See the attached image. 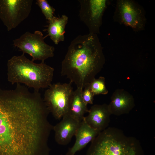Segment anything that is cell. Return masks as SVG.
Listing matches in <instances>:
<instances>
[{"label":"cell","instance_id":"9c48e42d","mask_svg":"<svg viewBox=\"0 0 155 155\" xmlns=\"http://www.w3.org/2000/svg\"><path fill=\"white\" fill-rule=\"evenodd\" d=\"M80 19L86 25L89 33H100L104 13L109 1L108 0H79Z\"/></svg>","mask_w":155,"mask_h":155},{"label":"cell","instance_id":"9a60e30c","mask_svg":"<svg viewBox=\"0 0 155 155\" xmlns=\"http://www.w3.org/2000/svg\"><path fill=\"white\" fill-rule=\"evenodd\" d=\"M82 90L77 88L73 91L67 113L80 121L84 119L85 114L89 111L87 104L84 102L82 97Z\"/></svg>","mask_w":155,"mask_h":155},{"label":"cell","instance_id":"ba28073f","mask_svg":"<svg viewBox=\"0 0 155 155\" xmlns=\"http://www.w3.org/2000/svg\"><path fill=\"white\" fill-rule=\"evenodd\" d=\"M33 0H0V19L8 31L17 27L29 16Z\"/></svg>","mask_w":155,"mask_h":155},{"label":"cell","instance_id":"4fadbf2b","mask_svg":"<svg viewBox=\"0 0 155 155\" xmlns=\"http://www.w3.org/2000/svg\"><path fill=\"white\" fill-rule=\"evenodd\" d=\"M100 132L89 125L84 118L75 135V142L69 148L66 155H75L77 152L85 148L91 142Z\"/></svg>","mask_w":155,"mask_h":155},{"label":"cell","instance_id":"5b68a950","mask_svg":"<svg viewBox=\"0 0 155 155\" xmlns=\"http://www.w3.org/2000/svg\"><path fill=\"white\" fill-rule=\"evenodd\" d=\"M42 32L35 31L34 33L28 31L20 38L13 40L15 46L32 57V61L40 60L44 62L54 55L55 47L47 44L44 41Z\"/></svg>","mask_w":155,"mask_h":155},{"label":"cell","instance_id":"277c9868","mask_svg":"<svg viewBox=\"0 0 155 155\" xmlns=\"http://www.w3.org/2000/svg\"><path fill=\"white\" fill-rule=\"evenodd\" d=\"M86 155H144L140 141L118 128L108 127L91 141Z\"/></svg>","mask_w":155,"mask_h":155},{"label":"cell","instance_id":"30bf717a","mask_svg":"<svg viewBox=\"0 0 155 155\" xmlns=\"http://www.w3.org/2000/svg\"><path fill=\"white\" fill-rule=\"evenodd\" d=\"M62 118L53 128L56 142L64 146L68 144L75 135L81 121L67 114Z\"/></svg>","mask_w":155,"mask_h":155},{"label":"cell","instance_id":"6da1fadb","mask_svg":"<svg viewBox=\"0 0 155 155\" xmlns=\"http://www.w3.org/2000/svg\"><path fill=\"white\" fill-rule=\"evenodd\" d=\"M46 129L45 110L35 93L20 84L0 89V155H41Z\"/></svg>","mask_w":155,"mask_h":155},{"label":"cell","instance_id":"3957f363","mask_svg":"<svg viewBox=\"0 0 155 155\" xmlns=\"http://www.w3.org/2000/svg\"><path fill=\"white\" fill-rule=\"evenodd\" d=\"M7 65V80L12 84L22 83L37 91L52 84L54 69L44 62L35 63L23 53L12 57Z\"/></svg>","mask_w":155,"mask_h":155},{"label":"cell","instance_id":"8fae6325","mask_svg":"<svg viewBox=\"0 0 155 155\" xmlns=\"http://www.w3.org/2000/svg\"><path fill=\"white\" fill-rule=\"evenodd\" d=\"M111 115L108 104H96L89 110L88 114L84 119L90 127L100 132L108 127Z\"/></svg>","mask_w":155,"mask_h":155},{"label":"cell","instance_id":"ac0fdd59","mask_svg":"<svg viewBox=\"0 0 155 155\" xmlns=\"http://www.w3.org/2000/svg\"><path fill=\"white\" fill-rule=\"evenodd\" d=\"M81 96L84 102L88 105L93 104L94 96L88 84L86 86L82 92Z\"/></svg>","mask_w":155,"mask_h":155},{"label":"cell","instance_id":"5bb4252c","mask_svg":"<svg viewBox=\"0 0 155 155\" xmlns=\"http://www.w3.org/2000/svg\"><path fill=\"white\" fill-rule=\"evenodd\" d=\"M68 20V17L63 15L58 17L54 16L49 22L47 29L48 35L55 44L64 40L65 28Z\"/></svg>","mask_w":155,"mask_h":155},{"label":"cell","instance_id":"e0dca14e","mask_svg":"<svg viewBox=\"0 0 155 155\" xmlns=\"http://www.w3.org/2000/svg\"><path fill=\"white\" fill-rule=\"evenodd\" d=\"M36 4L40 9L46 19L49 22L54 17L55 9L51 6L46 0H36Z\"/></svg>","mask_w":155,"mask_h":155},{"label":"cell","instance_id":"52a82bcc","mask_svg":"<svg viewBox=\"0 0 155 155\" xmlns=\"http://www.w3.org/2000/svg\"><path fill=\"white\" fill-rule=\"evenodd\" d=\"M71 83L54 84L45 92L43 101L49 112L57 119L67 114L73 92Z\"/></svg>","mask_w":155,"mask_h":155},{"label":"cell","instance_id":"7c38bea8","mask_svg":"<svg viewBox=\"0 0 155 155\" xmlns=\"http://www.w3.org/2000/svg\"><path fill=\"white\" fill-rule=\"evenodd\" d=\"M108 104L112 114L119 116L127 114L135 106L134 98L123 89H117L113 92Z\"/></svg>","mask_w":155,"mask_h":155},{"label":"cell","instance_id":"8992f818","mask_svg":"<svg viewBox=\"0 0 155 155\" xmlns=\"http://www.w3.org/2000/svg\"><path fill=\"white\" fill-rule=\"evenodd\" d=\"M113 18L115 21L129 27L135 32L143 30L146 23L144 9L132 0H117Z\"/></svg>","mask_w":155,"mask_h":155},{"label":"cell","instance_id":"2e32d148","mask_svg":"<svg viewBox=\"0 0 155 155\" xmlns=\"http://www.w3.org/2000/svg\"><path fill=\"white\" fill-rule=\"evenodd\" d=\"M89 84L90 89L94 96L105 95L108 93L105 85V78L103 77L100 76L97 79L94 78Z\"/></svg>","mask_w":155,"mask_h":155},{"label":"cell","instance_id":"7a4b0ae2","mask_svg":"<svg viewBox=\"0 0 155 155\" xmlns=\"http://www.w3.org/2000/svg\"><path fill=\"white\" fill-rule=\"evenodd\" d=\"M105 62L97 34L79 35L71 42L61 65V74L83 90L95 78Z\"/></svg>","mask_w":155,"mask_h":155}]
</instances>
